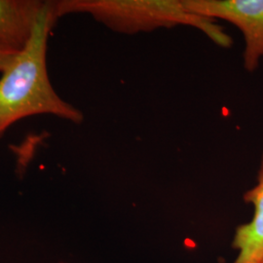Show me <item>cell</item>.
Instances as JSON below:
<instances>
[{"mask_svg":"<svg viewBox=\"0 0 263 263\" xmlns=\"http://www.w3.org/2000/svg\"><path fill=\"white\" fill-rule=\"evenodd\" d=\"M20 50L21 49L0 41V72L9 66L14 58L19 53Z\"/></svg>","mask_w":263,"mask_h":263,"instance_id":"cell-6","label":"cell"},{"mask_svg":"<svg viewBox=\"0 0 263 263\" xmlns=\"http://www.w3.org/2000/svg\"><path fill=\"white\" fill-rule=\"evenodd\" d=\"M254 208L249 222L236 228L232 247L238 252L232 263H261L263 259V153L256 182L244 195Z\"/></svg>","mask_w":263,"mask_h":263,"instance_id":"cell-4","label":"cell"},{"mask_svg":"<svg viewBox=\"0 0 263 263\" xmlns=\"http://www.w3.org/2000/svg\"><path fill=\"white\" fill-rule=\"evenodd\" d=\"M45 1L0 0V41L22 49Z\"/></svg>","mask_w":263,"mask_h":263,"instance_id":"cell-5","label":"cell"},{"mask_svg":"<svg viewBox=\"0 0 263 263\" xmlns=\"http://www.w3.org/2000/svg\"><path fill=\"white\" fill-rule=\"evenodd\" d=\"M185 8L208 19L223 20L244 37L243 66L254 72L263 61V0H182Z\"/></svg>","mask_w":263,"mask_h":263,"instance_id":"cell-3","label":"cell"},{"mask_svg":"<svg viewBox=\"0 0 263 263\" xmlns=\"http://www.w3.org/2000/svg\"><path fill=\"white\" fill-rule=\"evenodd\" d=\"M57 16L84 14L115 32L133 35L160 28H196L221 48L233 40L216 21L188 11L182 0H58Z\"/></svg>","mask_w":263,"mask_h":263,"instance_id":"cell-2","label":"cell"},{"mask_svg":"<svg viewBox=\"0 0 263 263\" xmlns=\"http://www.w3.org/2000/svg\"><path fill=\"white\" fill-rule=\"evenodd\" d=\"M58 20L54 1H45L27 43L1 72L0 138L13 124L34 115L74 124L84 120L80 109L57 93L48 74V41Z\"/></svg>","mask_w":263,"mask_h":263,"instance_id":"cell-1","label":"cell"},{"mask_svg":"<svg viewBox=\"0 0 263 263\" xmlns=\"http://www.w3.org/2000/svg\"><path fill=\"white\" fill-rule=\"evenodd\" d=\"M261 263H263V259H262V262H261Z\"/></svg>","mask_w":263,"mask_h":263,"instance_id":"cell-7","label":"cell"}]
</instances>
